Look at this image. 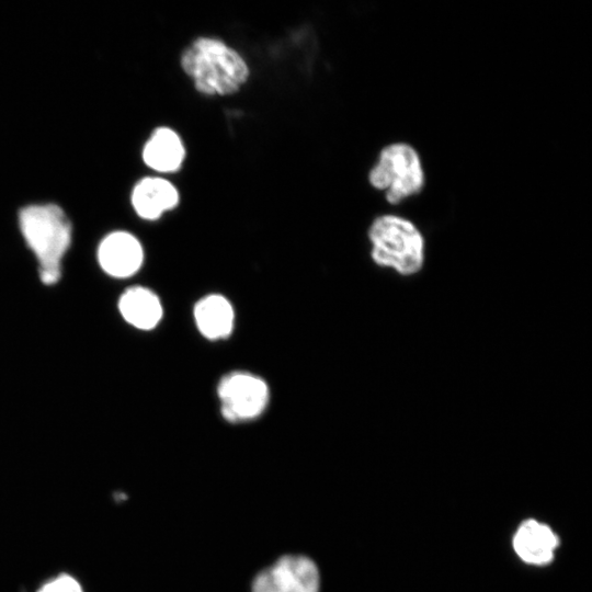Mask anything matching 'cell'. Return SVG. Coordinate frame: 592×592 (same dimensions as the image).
Returning <instances> with one entry per match:
<instances>
[{"label":"cell","mask_w":592,"mask_h":592,"mask_svg":"<svg viewBox=\"0 0 592 592\" xmlns=\"http://www.w3.org/2000/svg\"><path fill=\"white\" fill-rule=\"evenodd\" d=\"M181 67L205 95H228L248 80L249 68L237 50L214 37H197L181 55Z\"/></svg>","instance_id":"6da1fadb"},{"label":"cell","mask_w":592,"mask_h":592,"mask_svg":"<svg viewBox=\"0 0 592 592\" xmlns=\"http://www.w3.org/2000/svg\"><path fill=\"white\" fill-rule=\"evenodd\" d=\"M22 235L39 263V277L46 285L61 275V259L71 242V224L55 204H34L19 214Z\"/></svg>","instance_id":"7a4b0ae2"},{"label":"cell","mask_w":592,"mask_h":592,"mask_svg":"<svg viewBox=\"0 0 592 592\" xmlns=\"http://www.w3.org/2000/svg\"><path fill=\"white\" fill-rule=\"evenodd\" d=\"M372 259L401 275L418 273L424 263V238L417 226L397 215L377 217L369 227Z\"/></svg>","instance_id":"3957f363"},{"label":"cell","mask_w":592,"mask_h":592,"mask_svg":"<svg viewBox=\"0 0 592 592\" xmlns=\"http://www.w3.org/2000/svg\"><path fill=\"white\" fill-rule=\"evenodd\" d=\"M368 180L372 186L385 191L390 204L418 194L424 186L425 178L417 150L406 143L386 146L377 162L371 169Z\"/></svg>","instance_id":"277c9868"},{"label":"cell","mask_w":592,"mask_h":592,"mask_svg":"<svg viewBox=\"0 0 592 592\" xmlns=\"http://www.w3.org/2000/svg\"><path fill=\"white\" fill-rule=\"evenodd\" d=\"M220 412L230 422L246 421L259 417L269 402L266 383L247 372L225 375L217 386Z\"/></svg>","instance_id":"5b68a950"},{"label":"cell","mask_w":592,"mask_h":592,"mask_svg":"<svg viewBox=\"0 0 592 592\" xmlns=\"http://www.w3.org/2000/svg\"><path fill=\"white\" fill-rule=\"evenodd\" d=\"M319 572L305 556H283L261 571L252 583V592H318Z\"/></svg>","instance_id":"8992f818"},{"label":"cell","mask_w":592,"mask_h":592,"mask_svg":"<svg viewBox=\"0 0 592 592\" xmlns=\"http://www.w3.org/2000/svg\"><path fill=\"white\" fill-rule=\"evenodd\" d=\"M98 261L102 270L117 278L129 277L143 264L144 250L138 239L127 231L107 235L98 248Z\"/></svg>","instance_id":"52a82bcc"},{"label":"cell","mask_w":592,"mask_h":592,"mask_svg":"<svg viewBox=\"0 0 592 592\" xmlns=\"http://www.w3.org/2000/svg\"><path fill=\"white\" fill-rule=\"evenodd\" d=\"M130 201L139 217L153 220L179 204V192L168 180L149 177L134 186Z\"/></svg>","instance_id":"ba28073f"},{"label":"cell","mask_w":592,"mask_h":592,"mask_svg":"<svg viewBox=\"0 0 592 592\" xmlns=\"http://www.w3.org/2000/svg\"><path fill=\"white\" fill-rule=\"evenodd\" d=\"M184 157L185 149L180 136L168 127L155 129L143 149L144 162L162 173L179 170Z\"/></svg>","instance_id":"9c48e42d"},{"label":"cell","mask_w":592,"mask_h":592,"mask_svg":"<svg viewBox=\"0 0 592 592\" xmlns=\"http://www.w3.org/2000/svg\"><path fill=\"white\" fill-rule=\"evenodd\" d=\"M557 544L553 531L535 520L524 522L513 538V547L519 557L533 565L549 562Z\"/></svg>","instance_id":"30bf717a"},{"label":"cell","mask_w":592,"mask_h":592,"mask_svg":"<svg viewBox=\"0 0 592 592\" xmlns=\"http://www.w3.org/2000/svg\"><path fill=\"white\" fill-rule=\"evenodd\" d=\"M194 320L198 331L209 340L228 337L234 328L235 312L229 300L218 294L201 298L194 307Z\"/></svg>","instance_id":"8fae6325"},{"label":"cell","mask_w":592,"mask_h":592,"mask_svg":"<svg viewBox=\"0 0 592 592\" xmlns=\"http://www.w3.org/2000/svg\"><path fill=\"white\" fill-rule=\"evenodd\" d=\"M118 309L126 322L140 330L153 329L163 312L159 297L141 286L126 289L119 298Z\"/></svg>","instance_id":"7c38bea8"},{"label":"cell","mask_w":592,"mask_h":592,"mask_svg":"<svg viewBox=\"0 0 592 592\" xmlns=\"http://www.w3.org/2000/svg\"><path fill=\"white\" fill-rule=\"evenodd\" d=\"M37 592H84V589L77 578L61 572L45 581Z\"/></svg>","instance_id":"4fadbf2b"}]
</instances>
